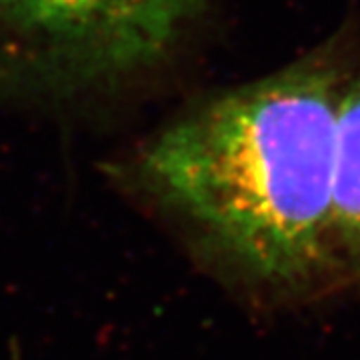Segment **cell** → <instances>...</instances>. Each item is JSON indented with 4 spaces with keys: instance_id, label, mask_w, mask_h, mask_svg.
I'll use <instances>...</instances> for the list:
<instances>
[{
    "instance_id": "cell-1",
    "label": "cell",
    "mask_w": 360,
    "mask_h": 360,
    "mask_svg": "<svg viewBox=\"0 0 360 360\" xmlns=\"http://www.w3.org/2000/svg\"><path fill=\"white\" fill-rule=\"evenodd\" d=\"M359 60L342 26L281 70L214 94L142 148L139 179L250 281L281 295L338 281L336 127Z\"/></svg>"
},
{
    "instance_id": "cell-2",
    "label": "cell",
    "mask_w": 360,
    "mask_h": 360,
    "mask_svg": "<svg viewBox=\"0 0 360 360\" xmlns=\"http://www.w3.org/2000/svg\"><path fill=\"white\" fill-rule=\"evenodd\" d=\"M208 0H0V26L42 70L103 78L155 65Z\"/></svg>"
},
{
    "instance_id": "cell-3",
    "label": "cell",
    "mask_w": 360,
    "mask_h": 360,
    "mask_svg": "<svg viewBox=\"0 0 360 360\" xmlns=\"http://www.w3.org/2000/svg\"><path fill=\"white\" fill-rule=\"evenodd\" d=\"M333 248L338 278H360V60L338 108Z\"/></svg>"
}]
</instances>
